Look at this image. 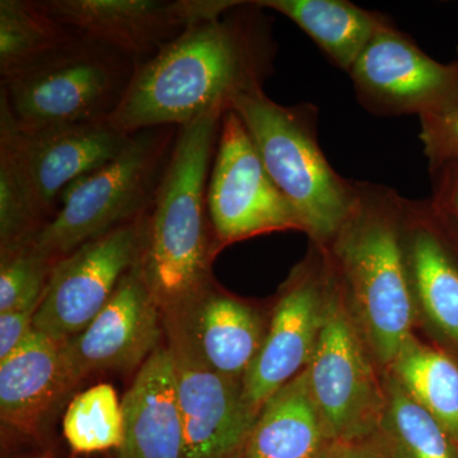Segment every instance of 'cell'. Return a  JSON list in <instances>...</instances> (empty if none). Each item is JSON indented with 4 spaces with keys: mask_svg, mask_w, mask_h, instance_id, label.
I'll return each instance as SVG.
<instances>
[{
    "mask_svg": "<svg viewBox=\"0 0 458 458\" xmlns=\"http://www.w3.org/2000/svg\"><path fill=\"white\" fill-rule=\"evenodd\" d=\"M164 333V313L135 264L89 327L59 344L72 387L95 373L140 369Z\"/></svg>",
    "mask_w": 458,
    "mask_h": 458,
    "instance_id": "14",
    "label": "cell"
},
{
    "mask_svg": "<svg viewBox=\"0 0 458 458\" xmlns=\"http://www.w3.org/2000/svg\"><path fill=\"white\" fill-rule=\"evenodd\" d=\"M316 260L311 258L301 265L283 289L260 352L243 377V403L256 418L267 400L311 360L330 276L324 250Z\"/></svg>",
    "mask_w": 458,
    "mask_h": 458,
    "instance_id": "13",
    "label": "cell"
},
{
    "mask_svg": "<svg viewBox=\"0 0 458 458\" xmlns=\"http://www.w3.org/2000/svg\"><path fill=\"white\" fill-rule=\"evenodd\" d=\"M214 247L280 231H302L293 208L276 188L245 123L228 108L222 117L207 188Z\"/></svg>",
    "mask_w": 458,
    "mask_h": 458,
    "instance_id": "8",
    "label": "cell"
},
{
    "mask_svg": "<svg viewBox=\"0 0 458 458\" xmlns=\"http://www.w3.org/2000/svg\"><path fill=\"white\" fill-rule=\"evenodd\" d=\"M131 137L108 122L22 131L0 114V158L11 165L47 225L63 192L113 161Z\"/></svg>",
    "mask_w": 458,
    "mask_h": 458,
    "instance_id": "9",
    "label": "cell"
},
{
    "mask_svg": "<svg viewBox=\"0 0 458 458\" xmlns=\"http://www.w3.org/2000/svg\"><path fill=\"white\" fill-rule=\"evenodd\" d=\"M54 265L33 243L0 252V313L38 311Z\"/></svg>",
    "mask_w": 458,
    "mask_h": 458,
    "instance_id": "26",
    "label": "cell"
},
{
    "mask_svg": "<svg viewBox=\"0 0 458 458\" xmlns=\"http://www.w3.org/2000/svg\"><path fill=\"white\" fill-rule=\"evenodd\" d=\"M135 64L80 38L31 71L0 83V114L22 131L107 122Z\"/></svg>",
    "mask_w": 458,
    "mask_h": 458,
    "instance_id": "6",
    "label": "cell"
},
{
    "mask_svg": "<svg viewBox=\"0 0 458 458\" xmlns=\"http://www.w3.org/2000/svg\"><path fill=\"white\" fill-rule=\"evenodd\" d=\"M348 311V300L330 264L324 318L304 370L322 420L337 445L369 441L386 409L385 384L377 378Z\"/></svg>",
    "mask_w": 458,
    "mask_h": 458,
    "instance_id": "7",
    "label": "cell"
},
{
    "mask_svg": "<svg viewBox=\"0 0 458 458\" xmlns=\"http://www.w3.org/2000/svg\"><path fill=\"white\" fill-rule=\"evenodd\" d=\"M231 110L245 123L271 180L293 208L316 246L330 245L349 218L360 181L337 174L319 146L318 111L311 104L285 106L264 89L234 99Z\"/></svg>",
    "mask_w": 458,
    "mask_h": 458,
    "instance_id": "4",
    "label": "cell"
},
{
    "mask_svg": "<svg viewBox=\"0 0 458 458\" xmlns=\"http://www.w3.org/2000/svg\"><path fill=\"white\" fill-rule=\"evenodd\" d=\"M265 9L241 2L216 20L188 27L155 56L135 66L107 122L126 135L186 125L241 95L264 89L276 45Z\"/></svg>",
    "mask_w": 458,
    "mask_h": 458,
    "instance_id": "1",
    "label": "cell"
},
{
    "mask_svg": "<svg viewBox=\"0 0 458 458\" xmlns=\"http://www.w3.org/2000/svg\"><path fill=\"white\" fill-rule=\"evenodd\" d=\"M291 20L336 68L349 73L373 36L390 18L346 0H255Z\"/></svg>",
    "mask_w": 458,
    "mask_h": 458,
    "instance_id": "21",
    "label": "cell"
},
{
    "mask_svg": "<svg viewBox=\"0 0 458 458\" xmlns=\"http://www.w3.org/2000/svg\"><path fill=\"white\" fill-rule=\"evenodd\" d=\"M361 106L378 116L445 113L458 105V66L424 53L388 21L348 73Z\"/></svg>",
    "mask_w": 458,
    "mask_h": 458,
    "instance_id": "10",
    "label": "cell"
},
{
    "mask_svg": "<svg viewBox=\"0 0 458 458\" xmlns=\"http://www.w3.org/2000/svg\"><path fill=\"white\" fill-rule=\"evenodd\" d=\"M63 432L77 454L119 450L123 441V408L113 386H93L77 394L66 409Z\"/></svg>",
    "mask_w": 458,
    "mask_h": 458,
    "instance_id": "25",
    "label": "cell"
},
{
    "mask_svg": "<svg viewBox=\"0 0 458 458\" xmlns=\"http://www.w3.org/2000/svg\"><path fill=\"white\" fill-rule=\"evenodd\" d=\"M390 375L450 434L458 445V364L410 336Z\"/></svg>",
    "mask_w": 458,
    "mask_h": 458,
    "instance_id": "23",
    "label": "cell"
},
{
    "mask_svg": "<svg viewBox=\"0 0 458 458\" xmlns=\"http://www.w3.org/2000/svg\"><path fill=\"white\" fill-rule=\"evenodd\" d=\"M454 63H456V64H457V66H458V47H457V57H456V62H454Z\"/></svg>",
    "mask_w": 458,
    "mask_h": 458,
    "instance_id": "33",
    "label": "cell"
},
{
    "mask_svg": "<svg viewBox=\"0 0 458 458\" xmlns=\"http://www.w3.org/2000/svg\"><path fill=\"white\" fill-rule=\"evenodd\" d=\"M385 390V414L373 438L391 458H458L450 434L391 375Z\"/></svg>",
    "mask_w": 458,
    "mask_h": 458,
    "instance_id": "24",
    "label": "cell"
},
{
    "mask_svg": "<svg viewBox=\"0 0 458 458\" xmlns=\"http://www.w3.org/2000/svg\"><path fill=\"white\" fill-rule=\"evenodd\" d=\"M405 198L396 190L360 181L354 209L325 247L346 300L360 315L372 352L390 369L411 336L414 291L403 225Z\"/></svg>",
    "mask_w": 458,
    "mask_h": 458,
    "instance_id": "3",
    "label": "cell"
},
{
    "mask_svg": "<svg viewBox=\"0 0 458 458\" xmlns=\"http://www.w3.org/2000/svg\"><path fill=\"white\" fill-rule=\"evenodd\" d=\"M337 445L303 370L262 405L243 454L245 458H331Z\"/></svg>",
    "mask_w": 458,
    "mask_h": 458,
    "instance_id": "20",
    "label": "cell"
},
{
    "mask_svg": "<svg viewBox=\"0 0 458 458\" xmlns=\"http://www.w3.org/2000/svg\"><path fill=\"white\" fill-rule=\"evenodd\" d=\"M221 458H245V454H243V445L238 447L237 450L229 452L228 454H225V456Z\"/></svg>",
    "mask_w": 458,
    "mask_h": 458,
    "instance_id": "32",
    "label": "cell"
},
{
    "mask_svg": "<svg viewBox=\"0 0 458 458\" xmlns=\"http://www.w3.org/2000/svg\"><path fill=\"white\" fill-rule=\"evenodd\" d=\"M420 140L429 167L458 161V105L420 119Z\"/></svg>",
    "mask_w": 458,
    "mask_h": 458,
    "instance_id": "28",
    "label": "cell"
},
{
    "mask_svg": "<svg viewBox=\"0 0 458 458\" xmlns=\"http://www.w3.org/2000/svg\"><path fill=\"white\" fill-rule=\"evenodd\" d=\"M123 441L117 458H186L174 360L167 345L138 370L122 401Z\"/></svg>",
    "mask_w": 458,
    "mask_h": 458,
    "instance_id": "18",
    "label": "cell"
},
{
    "mask_svg": "<svg viewBox=\"0 0 458 458\" xmlns=\"http://www.w3.org/2000/svg\"><path fill=\"white\" fill-rule=\"evenodd\" d=\"M331 458H391L385 448L370 438L369 441L352 443V445H339Z\"/></svg>",
    "mask_w": 458,
    "mask_h": 458,
    "instance_id": "31",
    "label": "cell"
},
{
    "mask_svg": "<svg viewBox=\"0 0 458 458\" xmlns=\"http://www.w3.org/2000/svg\"><path fill=\"white\" fill-rule=\"evenodd\" d=\"M174 126L132 135L113 161L74 181L33 246L55 264L78 247L140 221L152 203L176 140Z\"/></svg>",
    "mask_w": 458,
    "mask_h": 458,
    "instance_id": "5",
    "label": "cell"
},
{
    "mask_svg": "<svg viewBox=\"0 0 458 458\" xmlns=\"http://www.w3.org/2000/svg\"><path fill=\"white\" fill-rule=\"evenodd\" d=\"M174 360L186 458H221L245 445L256 417L242 400V382L219 375L177 340L167 337Z\"/></svg>",
    "mask_w": 458,
    "mask_h": 458,
    "instance_id": "16",
    "label": "cell"
},
{
    "mask_svg": "<svg viewBox=\"0 0 458 458\" xmlns=\"http://www.w3.org/2000/svg\"><path fill=\"white\" fill-rule=\"evenodd\" d=\"M403 237L415 298L437 327L458 344V234L428 199L405 198Z\"/></svg>",
    "mask_w": 458,
    "mask_h": 458,
    "instance_id": "17",
    "label": "cell"
},
{
    "mask_svg": "<svg viewBox=\"0 0 458 458\" xmlns=\"http://www.w3.org/2000/svg\"><path fill=\"white\" fill-rule=\"evenodd\" d=\"M33 310L0 313V360L17 351L33 333Z\"/></svg>",
    "mask_w": 458,
    "mask_h": 458,
    "instance_id": "30",
    "label": "cell"
},
{
    "mask_svg": "<svg viewBox=\"0 0 458 458\" xmlns=\"http://www.w3.org/2000/svg\"><path fill=\"white\" fill-rule=\"evenodd\" d=\"M78 40L40 0H0V83L31 71Z\"/></svg>",
    "mask_w": 458,
    "mask_h": 458,
    "instance_id": "22",
    "label": "cell"
},
{
    "mask_svg": "<svg viewBox=\"0 0 458 458\" xmlns=\"http://www.w3.org/2000/svg\"><path fill=\"white\" fill-rule=\"evenodd\" d=\"M71 390L59 344L38 331L0 360V418L20 432H35Z\"/></svg>",
    "mask_w": 458,
    "mask_h": 458,
    "instance_id": "19",
    "label": "cell"
},
{
    "mask_svg": "<svg viewBox=\"0 0 458 458\" xmlns=\"http://www.w3.org/2000/svg\"><path fill=\"white\" fill-rule=\"evenodd\" d=\"M51 16L84 41L128 57L135 66L156 55L183 30L216 20L234 0H40Z\"/></svg>",
    "mask_w": 458,
    "mask_h": 458,
    "instance_id": "12",
    "label": "cell"
},
{
    "mask_svg": "<svg viewBox=\"0 0 458 458\" xmlns=\"http://www.w3.org/2000/svg\"><path fill=\"white\" fill-rule=\"evenodd\" d=\"M434 212L458 234V161L429 167Z\"/></svg>",
    "mask_w": 458,
    "mask_h": 458,
    "instance_id": "29",
    "label": "cell"
},
{
    "mask_svg": "<svg viewBox=\"0 0 458 458\" xmlns=\"http://www.w3.org/2000/svg\"><path fill=\"white\" fill-rule=\"evenodd\" d=\"M143 219L89 241L55 262L33 318L36 331L62 344L89 327L140 260Z\"/></svg>",
    "mask_w": 458,
    "mask_h": 458,
    "instance_id": "11",
    "label": "cell"
},
{
    "mask_svg": "<svg viewBox=\"0 0 458 458\" xmlns=\"http://www.w3.org/2000/svg\"><path fill=\"white\" fill-rule=\"evenodd\" d=\"M45 225L17 174L0 158V252L33 243Z\"/></svg>",
    "mask_w": 458,
    "mask_h": 458,
    "instance_id": "27",
    "label": "cell"
},
{
    "mask_svg": "<svg viewBox=\"0 0 458 458\" xmlns=\"http://www.w3.org/2000/svg\"><path fill=\"white\" fill-rule=\"evenodd\" d=\"M225 111L214 107L177 129L170 158L144 216L137 265L162 313L213 282L210 267L216 251L207 188Z\"/></svg>",
    "mask_w": 458,
    "mask_h": 458,
    "instance_id": "2",
    "label": "cell"
},
{
    "mask_svg": "<svg viewBox=\"0 0 458 458\" xmlns=\"http://www.w3.org/2000/svg\"><path fill=\"white\" fill-rule=\"evenodd\" d=\"M164 325L165 336L183 344L210 369L240 382L267 335L260 313L213 282L164 312Z\"/></svg>",
    "mask_w": 458,
    "mask_h": 458,
    "instance_id": "15",
    "label": "cell"
}]
</instances>
